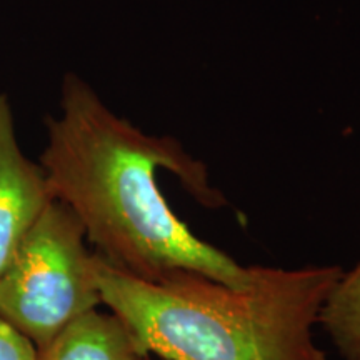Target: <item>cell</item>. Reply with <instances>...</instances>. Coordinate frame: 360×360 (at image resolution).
Segmentation results:
<instances>
[{"label": "cell", "mask_w": 360, "mask_h": 360, "mask_svg": "<svg viewBox=\"0 0 360 360\" xmlns=\"http://www.w3.org/2000/svg\"><path fill=\"white\" fill-rule=\"evenodd\" d=\"M45 127L39 164L49 188L79 219L98 257L147 282L191 270L233 289L250 285L249 267L192 233L160 192L157 170L165 169L205 207L227 204L204 162L174 137L142 132L74 74L65 75L58 114Z\"/></svg>", "instance_id": "cell-1"}, {"label": "cell", "mask_w": 360, "mask_h": 360, "mask_svg": "<svg viewBox=\"0 0 360 360\" xmlns=\"http://www.w3.org/2000/svg\"><path fill=\"white\" fill-rule=\"evenodd\" d=\"M94 267L102 304L143 354L164 360H327L312 327L344 276L339 265H254L247 289L191 270L147 282L112 267L96 252Z\"/></svg>", "instance_id": "cell-2"}, {"label": "cell", "mask_w": 360, "mask_h": 360, "mask_svg": "<svg viewBox=\"0 0 360 360\" xmlns=\"http://www.w3.org/2000/svg\"><path fill=\"white\" fill-rule=\"evenodd\" d=\"M98 305L84 227L53 199L0 274V315L40 350Z\"/></svg>", "instance_id": "cell-3"}, {"label": "cell", "mask_w": 360, "mask_h": 360, "mask_svg": "<svg viewBox=\"0 0 360 360\" xmlns=\"http://www.w3.org/2000/svg\"><path fill=\"white\" fill-rule=\"evenodd\" d=\"M52 200L44 169L22 152L11 101L0 92V274Z\"/></svg>", "instance_id": "cell-4"}, {"label": "cell", "mask_w": 360, "mask_h": 360, "mask_svg": "<svg viewBox=\"0 0 360 360\" xmlns=\"http://www.w3.org/2000/svg\"><path fill=\"white\" fill-rule=\"evenodd\" d=\"M139 354V344L114 314L92 310L40 349L37 360H130Z\"/></svg>", "instance_id": "cell-5"}, {"label": "cell", "mask_w": 360, "mask_h": 360, "mask_svg": "<svg viewBox=\"0 0 360 360\" xmlns=\"http://www.w3.org/2000/svg\"><path fill=\"white\" fill-rule=\"evenodd\" d=\"M319 322L344 360H360V264L335 283L322 305Z\"/></svg>", "instance_id": "cell-6"}, {"label": "cell", "mask_w": 360, "mask_h": 360, "mask_svg": "<svg viewBox=\"0 0 360 360\" xmlns=\"http://www.w3.org/2000/svg\"><path fill=\"white\" fill-rule=\"evenodd\" d=\"M39 350L0 315V360H37Z\"/></svg>", "instance_id": "cell-7"}, {"label": "cell", "mask_w": 360, "mask_h": 360, "mask_svg": "<svg viewBox=\"0 0 360 360\" xmlns=\"http://www.w3.org/2000/svg\"><path fill=\"white\" fill-rule=\"evenodd\" d=\"M130 360H152L150 357H148V354H139V355H135V357H132ZM164 360V359H162Z\"/></svg>", "instance_id": "cell-8"}]
</instances>
